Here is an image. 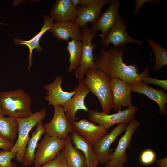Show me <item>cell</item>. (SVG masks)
Masks as SVG:
<instances>
[{"mask_svg":"<svg viewBox=\"0 0 167 167\" xmlns=\"http://www.w3.org/2000/svg\"><path fill=\"white\" fill-rule=\"evenodd\" d=\"M66 140L46 133L38 144L35 153V166H40L55 158L64 148Z\"/></svg>","mask_w":167,"mask_h":167,"instance_id":"cell-7","label":"cell"},{"mask_svg":"<svg viewBox=\"0 0 167 167\" xmlns=\"http://www.w3.org/2000/svg\"><path fill=\"white\" fill-rule=\"evenodd\" d=\"M68 167L67 166V167Z\"/></svg>","mask_w":167,"mask_h":167,"instance_id":"cell-38","label":"cell"},{"mask_svg":"<svg viewBox=\"0 0 167 167\" xmlns=\"http://www.w3.org/2000/svg\"><path fill=\"white\" fill-rule=\"evenodd\" d=\"M75 92L73 96L62 106L66 115L68 121L72 123L77 118L75 114L79 110L87 112L88 109L85 104V98L90 92V89L83 81L78 82V85L75 88Z\"/></svg>","mask_w":167,"mask_h":167,"instance_id":"cell-11","label":"cell"},{"mask_svg":"<svg viewBox=\"0 0 167 167\" xmlns=\"http://www.w3.org/2000/svg\"><path fill=\"white\" fill-rule=\"evenodd\" d=\"M156 163L158 167H167V157L158 160Z\"/></svg>","mask_w":167,"mask_h":167,"instance_id":"cell-35","label":"cell"},{"mask_svg":"<svg viewBox=\"0 0 167 167\" xmlns=\"http://www.w3.org/2000/svg\"><path fill=\"white\" fill-rule=\"evenodd\" d=\"M81 41L72 39L68 41L66 50L69 54L70 64L68 71L69 74L80 64L82 55Z\"/></svg>","mask_w":167,"mask_h":167,"instance_id":"cell-26","label":"cell"},{"mask_svg":"<svg viewBox=\"0 0 167 167\" xmlns=\"http://www.w3.org/2000/svg\"><path fill=\"white\" fill-rule=\"evenodd\" d=\"M156 159V155L155 152L150 149H147L143 150L140 156V161L143 165H149L153 163Z\"/></svg>","mask_w":167,"mask_h":167,"instance_id":"cell-29","label":"cell"},{"mask_svg":"<svg viewBox=\"0 0 167 167\" xmlns=\"http://www.w3.org/2000/svg\"><path fill=\"white\" fill-rule=\"evenodd\" d=\"M148 42L154 52L155 57L152 70L155 72H158L162 67L167 65V50L151 38L148 39Z\"/></svg>","mask_w":167,"mask_h":167,"instance_id":"cell-27","label":"cell"},{"mask_svg":"<svg viewBox=\"0 0 167 167\" xmlns=\"http://www.w3.org/2000/svg\"><path fill=\"white\" fill-rule=\"evenodd\" d=\"M19 131V126L16 118L5 117L0 113V136L9 141L15 140Z\"/></svg>","mask_w":167,"mask_h":167,"instance_id":"cell-25","label":"cell"},{"mask_svg":"<svg viewBox=\"0 0 167 167\" xmlns=\"http://www.w3.org/2000/svg\"><path fill=\"white\" fill-rule=\"evenodd\" d=\"M0 113L3 115L4 116H5L6 115L5 112L3 110L1 109H0Z\"/></svg>","mask_w":167,"mask_h":167,"instance_id":"cell-37","label":"cell"},{"mask_svg":"<svg viewBox=\"0 0 167 167\" xmlns=\"http://www.w3.org/2000/svg\"><path fill=\"white\" fill-rule=\"evenodd\" d=\"M80 28L75 21H55L49 32L58 41L64 40L68 42L70 38L82 41L83 34Z\"/></svg>","mask_w":167,"mask_h":167,"instance_id":"cell-17","label":"cell"},{"mask_svg":"<svg viewBox=\"0 0 167 167\" xmlns=\"http://www.w3.org/2000/svg\"><path fill=\"white\" fill-rule=\"evenodd\" d=\"M44 23L41 29L40 32L33 37L28 41H25L19 39L14 38V41L15 44L18 45H24L28 47L29 50L28 58V70H30L32 66V52L35 49H36V51L38 52H41L44 49L39 45V41L42 36L47 31L50 30L52 28L54 23L53 20L48 15L43 17Z\"/></svg>","mask_w":167,"mask_h":167,"instance_id":"cell-21","label":"cell"},{"mask_svg":"<svg viewBox=\"0 0 167 167\" xmlns=\"http://www.w3.org/2000/svg\"><path fill=\"white\" fill-rule=\"evenodd\" d=\"M104 167H125L124 164L114 163L109 161L105 164Z\"/></svg>","mask_w":167,"mask_h":167,"instance_id":"cell-36","label":"cell"},{"mask_svg":"<svg viewBox=\"0 0 167 167\" xmlns=\"http://www.w3.org/2000/svg\"><path fill=\"white\" fill-rule=\"evenodd\" d=\"M69 136L75 147L83 153L86 161L87 167H97L99 161L93 147L74 131Z\"/></svg>","mask_w":167,"mask_h":167,"instance_id":"cell-22","label":"cell"},{"mask_svg":"<svg viewBox=\"0 0 167 167\" xmlns=\"http://www.w3.org/2000/svg\"><path fill=\"white\" fill-rule=\"evenodd\" d=\"M74 6L76 7L78 5H81L82 8L87 7L95 2L96 0H71Z\"/></svg>","mask_w":167,"mask_h":167,"instance_id":"cell-32","label":"cell"},{"mask_svg":"<svg viewBox=\"0 0 167 167\" xmlns=\"http://www.w3.org/2000/svg\"><path fill=\"white\" fill-rule=\"evenodd\" d=\"M83 82L90 92L97 97L102 108V112L109 114L113 109V98L110 85V78L96 68H89L86 71Z\"/></svg>","mask_w":167,"mask_h":167,"instance_id":"cell-2","label":"cell"},{"mask_svg":"<svg viewBox=\"0 0 167 167\" xmlns=\"http://www.w3.org/2000/svg\"><path fill=\"white\" fill-rule=\"evenodd\" d=\"M149 0H135V5L133 14L136 15L139 12L140 8L146 2H148Z\"/></svg>","mask_w":167,"mask_h":167,"instance_id":"cell-34","label":"cell"},{"mask_svg":"<svg viewBox=\"0 0 167 167\" xmlns=\"http://www.w3.org/2000/svg\"><path fill=\"white\" fill-rule=\"evenodd\" d=\"M37 126L36 129L32 131V136L27 142L22 162L23 165L24 166H30L34 163L35 152L38 142L45 133V129L42 121Z\"/></svg>","mask_w":167,"mask_h":167,"instance_id":"cell-24","label":"cell"},{"mask_svg":"<svg viewBox=\"0 0 167 167\" xmlns=\"http://www.w3.org/2000/svg\"><path fill=\"white\" fill-rule=\"evenodd\" d=\"M16 153L11 149L8 151H0V167H18L11 161L15 157Z\"/></svg>","mask_w":167,"mask_h":167,"instance_id":"cell-28","label":"cell"},{"mask_svg":"<svg viewBox=\"0 0 167 167\" xmlns=\"http://www.w3.org/2000/svg\"><path fill=\"white\" fill-rule=\"evenodd\" d=\"M47 115L45 108L24 118H16L19 126L18 137L15 143L11 149L16 153L17 161L22 163L27 142L30 139L31 130L43 119Z\"/></svg>","mask_w":167,"mask_h":167,"instance_id":"cell-4","label":"cell"},{"mask_svg":"<svg viewBox=\"0 0 167 167\" xmlns=\"http://www.w3.org/2000/svg\"><path fill=\"white\" fill-rule=\"evenodd\" d=\"M107 10L101 13L92 27L90 31L96 33L98 30L101 32V39H104L115 24L119 15V10L120 5L119 0H112Z\"/></svg>","mask_w":167,"mask_h":167,"instance_id":"cell-10","label":"cell"},{"mask_svg":"<svg viewBox=\"0 0 167 167\" xmlns=\"http://www.w3.org/2000/svg\"><path fill=\"white\" fill-rule=\"evenodd\" d=\"M132 91L145 95L155 101L159 107V113L166 115L167 112L165 106L167 103V94L163 90H158L149 86L142 82L130 85Z\"/></svg>","mask_w":167,"mask_h":167,"instance_id":"cell-20","label":"cell"},{"mask_svg":"<svg viewBox=\"0 0 167 167\" xmlns=\"http://www.w3.org/2000/svg\"><path fill=\"white\" fill-rule=\"evenodd\" d=\"M54 107L52 119L44 125L45 133L50 136L65 140L69 134L73 131L72 124L68 121L62 106L58 105Z\"/></svg>","mask_w":167,"mask_h":167,"instance_id":"cell-8","label":"cell"},{"mask_svg":"<svg viewBox=\"0 0 167 167\" xmlns=\"http://www.w3.org/2000/svg\"><path fill=\"white\" fill-rule=\"evenodd\" d=\"M73 130L82 137L93 147L105 135L108 133L103 126L96 125L87 119L74 122L72 123Z\"/></svg>","mask_w":167,"mask_h":167,"instance_id":"cell-14","label":"cell"},{"mask_svg":"<svg viewBox=\"0 0 167 167\" xmlns=\"http://www.w3.org/2000/svg\"><path fill=\"white\" fill-rule=\"evenodd\" d=\"M127 125L120 124L113 128L100 139L93 147L101 165L105 164L109 161L112 152L110 147L118 137L125 131Z\"/></svg>","mask_w":167,"mask_h":167,"instance_id":"cell-13","label":"cell"},{"mask_svg":"<svg viewBox=\"0 0 167 167\" xmlns=\"http://www.w3.org/2000/svg\"><path fill=\"white\" fill-rule=\"evenodd\" d=\"M67 164L61 151L53 160L44 164L43 166L34 167H66Z\"/></svg>","mask_w":167,"mask_h":167,"instance_id":"cell-30","label":"cell"},{"mask_svg":"<svg viewBox=\"0 0 167 167\" xmlns=\"http://www.w3.org/2000/svg\"><path fill=\"white\" fill-rule=\"evenodd\" d=\"M14 143L13 142L6 140L0 136V148L3 150H10L13 146Z\"/></svg>","mask_w":167,"mask_h":167,"instance_id":"cell-33","label":"cell"},{"mask_svg":"<svg viewBox=\"0 0 167 167\" xmlns=\"http://www.w3.org/2000/svg\"><path fill=\"white\" fill-rule=\"evenodd\" d=\"M112 0H96L90 6L82 8L77 6V16L75 22L82 28L88 23L92 25L95 23L101 12L103 7L105 4L110 3Z\"/></svg>","mask_w":167,"mask_h":167,"instance_id":"cell-18","label":"cell"},{"mask_svg":"<svg viewBox=\"0 0 167 167\" xmlns=\"http://www.w3.org/2000/svg\"><path fill=\"white\" fill-rule=\"evenodd\" d=\"M113 101V109L115 111L122 110V106L132 105L131 99L132 90L130 85L119 79H111L110 81Z\"/></svg>","mask_w":167,"mask_h":167,"instance_id":"cell-12","label":"cell"},{"mask_svg":"<svg viewBox=\"0 0 167 167\" xmlns=\"http://www.w3.org/2000/svg\"><path fill=\"white\" fill-rule=\"evenodd\" d=\"M143 82L147 85L151 84L157 85L161 87L164 91L167 90V79H159L148 76L144 79Z\"/></svg>","mask_w":167,"mask_h":167,"instance_id":"cell-31","label":"cell"},{"mask_svg":"<svg viewBox=\"0 0 167 167\" xmlns=\"http://www.w3.org/2000/svg\"><path fill=\"white\" fill-rule=\"evenodd\" d=\"M138 110L137 107L132 105L124 110L111 114L89 109L87 112L89 121L102 126L108 131L116 124H128L135 118Z\"/></svg>","mask_w":167,"mask_h":167,"instance_id":"cell-6","label":"cell"},{"mask_svg":"<svg viewBox=\"0 0 167 167\" xmlns=\"http://www.w3.org/2000/svg\"><path fill=\"white\" fill-rule=\"evenodd\" d=\"M65 146L61 151L68 167H87L85 156L82 151L74 146L69 136Z\"/></svg>","mask_w":167,"mask_h":167,"instance_id":"cell-23","label":"cell"},{"mask_svg":"<svg viewBox=\"0 0 167 167\" xmlns=\"http://www.w3.org/2000/svg\"><path fill=\"white\" fill-rule=\"evenodd\" d=\"M125 49L118 47H110L106 50L101 48L95 58L96 68L101 70L110 79H119L128 83L130 85L141 82L148 76L149 66L143 71L139 73V68L134 64L127 65L122 60Z\"/></svg>","mask_w":167,"mask_h":167,"instance_id":"cell-1","label":"cell"},{"mask_svg":"<svg viewBox=\"0 0 167 167\" xmlns=\"http://www.w3.org/2000/svg\"><path fill=\"white\" fill-rule=\"evenodd\" d=\"M50 15L55 21H75L77 10L71 0H57L50 11Z\"/></svg>","mask_w":167,"mask_h":167,"instance_id":"cell-19","label":"cell"},{"mask_svg":"<svg viewBox=\"0 0 167 167\" xmlns=\"http://www.w3.org/2000/svg\"><path fill=\"white\" fill-rule=\"evenodd\" d=\"M135 118L127 126L125 132L120 138L118 145L114 152L112 153L109 161L122 164L127 162L126 151L129 147L133 135L140 124Z\"/></svg>","mask_w":167,"mask_h":167,"instance_id":"cell-16","label":"cell"},{"mask_svg":"<svg viewBox=\"0 0 167 167\" xmlns=\"http://www.w3.org/2000/svg\"><path fill=\"white\" fill-rule=\"evenodd\" d=\"M63 79V76H57L53 82L44 86L46 91L45 99L48 101V106H62L75 95V88L71 92L65 91L62 89L61 85Z\"/></svg>","mask_w":167,"mask_h":167,"instance_id":"cell-15","label":"cell"},{"mask_svg":"<svg viewBox=\"0 0 167 167\" xmlns=\"http://www.w3.org/2000/svg\"><path fill=\"white\" fill-rule=\"evenodd\" d=\"M127 26L124 19L119 15L114 26L108 32L106 37L101 39L99 43L104 48L107 47L110 43L114 45L115 47L121 45L125 46L126 44L133 43L141 45L143 42L132 38L127 31Z\"/></svg>","mask_w":167,"mask_h":167,"instance_id":"cell-9","label":"cell"},{"mask_svg":"<svg viewBox=\"0 0 167 167\" xmlns=\"http://www.w3.org/2000/svg\"><path fill=\"white\" fill-rule=\"evenodd\" d=\"M32 103L30 96L21 88L0 92V109L9 117L18 118L30 115Z\"/></svg>","mask_w":167,"mask_h":167,"instance_id":"cell-3","label":"cell"},{"mask_svg":"<svg viewBox=\"0 0 167 167\" xmlns=\"http://www.w3.org/2000/svg\"><path fill=\"white\" fill-rule=\"evenodd\" d=\"M83 34L82 55L80 64L74 70V75L78 82L83 81L86 71L89 68H96L95 65V55L94 50L97 45L92 44L93 39L96 33H92L88 24L82 28Z\"/></svg>","mask_w":167,"mask_h":167,"instance_id":"cell-5","label":"cell"}]
</instances>
